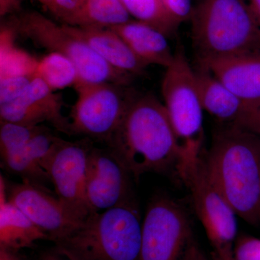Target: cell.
<instances>
[{
    "label": "cell",
    "mask_w": 260,
    "mask_h": 260,
    "mask_svg": "<svg viewBox=\"0 0 260 260\" xmlns=\"http://www.w3.org/2000/svg\"><path fill=\"white\" fill-rule=\"evenodd\" d=\"M135 181L146 173L178 174L180 155L164 104L137 95L108 143Z\"/></svg>",
    "instance_id": "obj_1"
},
{
    "label": "cell",
    "mask_w": 260,
    "mask_h": 260,
    "mask_svg": "<svg viewBox=\"0 0 260 260\" xmlns=\"http://www.w3.org/2000/svg\"><path fill=\"white\" fill-rule=\"evenodd\" d=\"M213 182L238 216L260 224V137L229 125L218 132L205 159Z\"/></svg>",
    "instance_id": "obj_2"
},
{
    "label": "cell",
    "mask_w": 260,
    "mask_h": 260,
    "mask_svg": "<svg viewBox=\"0 0 260 260\" xmlns=\"http://www.w3.org/2000/svg\"><path fill=\"white\" fill-rule=\"evenodd\" d=\"M142 229L139 208L132 197L90 215L55 248L79 260H140Z\"/></svg>",
    "instance_id": "obj_3"
},
{
    "label": "cell",
    "mask_w": 260,
    "mask_h": 260,
    "mask_svg": "<svg viewBox=\"0 0 260 260\" xmlns=\"http://www.w3.org/2000/svg\"><path fill=\"white\" fill-rule=\"evenodd\" d=\"M191 37L198 60L254 52L259 24L245 0H196Z\"/></svg>",
    "instance_id": "obj_4"
},
{
    "label": "cell",
    "mask_w": 260,
    "mask_h": 260,
    "mask_svg": "<svg viewBox=\"0 0 260 260\" xmlns=\"http://www.w3.org/2000/svg\"><path fill=\"white\" fill-rule=\"evenodd\" d=\"M161 91L180 155L179 176L186 167L201 158L205 136L204 109L195 70L181 47L174 52L172 64L166 68Z\"/></svg>",
    "instance_id": "obj_5"
},
{
    "label": "cell",
    "mask_w": 260,
    "mask_h": 260,
    "mask_svg": "<svg viewBox=\"0 0 260 260\" xmlns=\"http://www.w3.org/2000/svg\"><path fill=\"white\" fill-rule=\"evenodd\" d=\"M7 26L15 35L28 39L49 52L69 58L78 70L77 84L115 83L130 85L135 76L111 66L80 38L37 11L13 17ZM76 84V85H77Z\"/></svg>",
    "instance_id": "obj_6"
},
{
    "label": "cell",
    "mask_w": 260,
    "mask_h": 260,
    "mask_svg": "<svg viewBox=\"0 0 260 260\" xmlns=\"http://www.w3.org/2000/svg\"><path fill=\"white\" fill-rule=\"evenodd\" d=\"M130 85L77 84L78 97L70 114V135L110 142L138 94Z\"/></svg>",
    "instance_id": "obj_7"
},
{
    "label": "cell",
    "mask_w": 260,
    "mask_h": 260,
    "mask_svg": "<svg viewBox=\"0 0 260 260\" xmlns=\"http://www.w3.org/2000/svg\"><path fill=\"white\" fill-rule=\"evenodd\" d=\"M193 242L184 208L168 197L154 198L143 220L140 260H186Z\"/></svg>",
    "instance_id": "obj_8"
},
{
    "label": "cell",
    "mask_w": 260,
    "mask_h": 260,
    "mask_svg": "<svg viewBox=\"0 0 260 260\" xmlns=\"http://www.w3.org/2000/svg\"><path fill=\"white\" fill-rule=\"evenodd\" d=\"M179 177L189 189L195 212L215 251L233 250L237 215L210 177L205 159L201 157L188 166Z\"/></svg>",
    "instance_id": "obj_9"
},
{
    "label": "cell",
    "mask_w": 260,
    "mask_h": 260,
    "mask_svg": "<svg viewBox=\"0 0 260 260\" xmlns=\"http://www.w3.org/2000/svg\"><path fill=\"white\" fill-rule=\"evenodd\" d=\"M93 147V140L88 138L75 141L62 140L47 171L56 196L82 223L91 215L85 189L89 157Z\"/></svg>",
    "instance_id": "obj_10"
},
{
    "label": "cell",
    "mask_w": 260,
    "mask_h": 260,
    "mask_svg": "<svg viewBox=\"0 0 260 260\" xmlns=\"http://www.w3.org/2000/svg\"><path fill=\"white\" fill-rule=\"evenodd\" d=\"M7 194L8 200L55 244L83 224L42 184L23 179L21 183L11 184L7 189Z\"/></svg>",
    "instance_id": "obj_11"
},
{
    "label": "cell",
    "mask_w": 260,
    "mask_h": 260,
    "mask_svg": "<svg viewBox=\"0 0 260 260\" xmlns=\"http://www.w3.org/2000/svg\"><path fill=\"white\" fill-rule=\"evenodd\" d=\"M131 174L109 148L93 145L89 157L86 196L90 214L117 206L133 195Z\"/></svg>",
    "instance_id": "obj_12"
},
{
    "label": "cell",
    "mask_w": 260,
    "mask_h": 260,
    "mask_svg": "<svg viewBox=\"0 0 260 260\" xmlns=\"http://www.w3.org/2000/svg\"><path fill=\"white\" fill-rule=\"evenodd\" d=\"M62 107L61 95L36 76L20 96L0 105V118L25 125L49 122L58 131L70 135V119L63 115Z\"/></svg>",
    "instance_id": "obj_13"
},
{
    "label": "cell",
    "mask_w": 260,
    "mask_h": 260,
    "mask_svg": "<svg viewBox=\"0 0 260 260\" xmlns=\"http://www.w3.org/2000/svg\"><path fill=\"white\" fill-rule=\"evenodd\" d=\"M198 64L237 95L249 112L260 107V54L254 51L201 59Z\"/></svg>",
    "instance_id": "obj_14"
},
{
    "label": "cell",
    "mask_w": 260,
    "mask_h": 260,
    "mask_svg": "<svg viewBox=\"0 0 260 260\" xmlns=\"http://www.w3.org/2000/svg\"><path fill=\"white\" fill-rule=\"evenodd\" d=\"M62 25L68 31L88 44L113 68L135 77L144 74L148 65L142 61L125 41L112 29Z\"/></svg>",
    "instance_id": "obj_15"
},
{
    "label": "cell",
    "mask_w": 260,
    "mask_h": 260,
    "mask_svg": "<svg viewBox=\"0 0 260 260\" xmlns=\"http://www.w3.org/2000/svg\"><path fill=\"white\" fill-rule=\"evenodd\" d=\"M120 36L142 61L147 64H157L167 68L174 57L167 37L148 24L131 20L111 28Z\"/></svg>",
    "instance_id": "obj_16"
},
{
    "label": "cell",
    "mask_w": 260,
    "mask_h": 260,
    "mask_svg": "<svg viewBox=\"0 0 260 260\" xmlns=\"http://www.w3.org/2000/svg\"><path fill=\"white\" fill-rule=\"evenodd\" d=\"M6 184L0 181V246L20 251L32 247L40 240H49L18 207L8 200Z\"/></svg>",
    "instance_id": "obj_17"
},
{
    "label": "cell",
    "mask_w": 260,
    "mask_h": 260,
    "mask_svg": "<svg viewBox=\"0 0 260 260\" xmlns=\"http://www.w3.org/2000/svg\"><path fill=\"white\" fill-rule=\"evenodd\" d=\"M203 109L215 119L234 124L249 112L245 104L208 70H195Z\"/></svg>",
    "instance_id": "obj_18"
},
{
    "label": "cell",
    "mask_w": 260,
    "mask_h": 260,
    "mask_svg": "<svg viewBox=\"0 0 260 260\" xmlns=\"http://www.w3.org/2000/svg\"><path fill=\"white\" fill-rule=\"evenodd\" d=\"M121 0H86L79 11L65 25L111 28L131 21Z\"/></svg>",
    "instance_id": "obj_19"
},
{
    "label": "cell",
    "mask_w": 260,
    "mask_h": 260,
    "mask_svg": "<svg viewBox=\"0 0 260 260\" xmlns=\"http://www.w3.org/2000/svg\"><path fill=\"white\" fill-rule=\"evenodd\" d=\"M14 36V32L6 25L2 27L0 79L20 77L34 78L39 60L15 47L13 42Z\"/></svg>",
    "instance_id": "obj_20"
},
{
    "label": "cell",
    "mask_w": 260,
    "mask_h": 260,
    "mask_svg": "<svg viewBox=\"0 0 260 260\" xmlns=\"http://www.w3.org/2000/svg\"><path fill=\"white\" fill-rule=\"evenodd\" d=\"M36 76L56 91L75 87L79 81L76 67L69 58L57 52H49L38 61Z\"/></svg>",
    "instance_id": "obj_21"
},
{
    "label": "cell",
    "mask_w": 260,
    "mask_h": 260,
    "mask_svg": "<svg viewBox=\"0 0 260 260\" xmlns=\"http://www.w3.org/2000/svg\"><path fill=\"white\" fill-rule=\"evenodd\" d=\"M130 16L151 25L167 37L177 32L179 25L167 11L162 0H121Z\"/></svg>",
    "instance_id": "obj_22"
},
{
    "label": "cell",
    "mask_w": 260,
    "mask_h": 260,
    "mask_svg": "<svg viewBox=\"0 0 260 260\" xmlns=\"http://www.w3.org/2000/svg\"><path fill=\"white\" fill-rule=\"evenodd\" d=\"M62 140L52 130L42 124L27 144V152L30 160L47 176L51 159Z\"/></svg>",
    "instance_id": "obj_23"
},
{
    "label": "cell",
    "mask_w": 260,
    "mask_h": 260,
    "mask_svg": "<svg viewBox=\"0 0 260 260\" xmlns=\"http://www.w3.org/2000/svg\"><path fill=\"white\" fill-rule=\"evenodd\" d=\"M40 125H25L19 123L1 121L0 122V153L6 156L25 148Z\"/></svg>",
    "instance_id": "obj_24"
},
{
    "label": "cell",
    "mask_w": 260,
    "mask_h": 260,
    "mask_svg": "<svg viewBox=\"0 0 260 260\" xmlns=\"http://www.w3.org/2000/svg\"><path fill=\"white\" fill-rule=\"evenodd\" d=\"M34 78L20 77L0 79V105L20 96Z\"/></svg>",
    "instance_id": "obj_25"
},
{
    "label": "cell",
    "mask_w": 260,
    "mask_h": 260,
    "mask_svg": "<svg viewBox=\"0 0 260 260\" xmlns=\"http://www.w3.org/2000/svg\"><path fill=\"white\" fill-rule=\"evenodd\" d=\"M234 254L236 260H260V239L239 238L234 246Z\"/></svg>",
    "instance_id": "obj_26"
},
{
    "label": "cell",
    "mask_w": 260,
    "mask_h": 260,
    "mask_svg": "<svg viewBox=\"0 0 260 260\" xmlns=\"http://www.w3.org/2000/svg\"><path fill=\"white\" fill-rule=\"evenodd\" d=\"M86 0H53L49 11L66 23L83 7Z\"/></svg>",
    "instance_id": "obj_27"
},
{
    "label": "cell",
    "mask_w": 260,
    "mask_h": 260,
    "mask_svg": "<svg viewBox=\"0 0 260 260\" xmlns=\"http://www.w3.org/2000/svg\"><path fill=\"white\" fill-rule=\"evenodd\" d=\"M167 11L178 23L190 19L192 0H162Z\"/></svg>",
    "instance_id": "obj_28"
},
{
    "label": "cell",
    "mask_w": 260,
    "mask_h": 260,
    "mask_svg": "<svg viewBox=\"0 0 260 260\" xmlns=\"http://www.w3.org/2000/svg\"><path fill=\"white\" fill-rule=\"evenodd\" d=\"M232 125L237 126L260 137V107L247 113Z\"/></svg>",
    "instance_id": "obj_29"
},
{
    "label": "cell",
    "mask_w": 260,
    "mask_h": 260,
    "mask_svg": "<svg viewBox=\"0 0 260 260\" xmlns=\"http://www.w3.org/2000/svg\"><path fill=\"white\" fill-rule=\"evenodd\" d=\"M20 0H0V15H5L14 13L20 10Z\"/></svg>",
    "instance_id": "obj_30"
},
{
    "label": "cell",
    "mask_w": 260,
    "mask_h": 260,
    "mask_svg": "<svg viewBox=\"0 0 260 260\" xmlns=\"http://www.w3.org/2000/svg\"><path fill=\"white\" fill-rule=\"evenodd\" d=\"M41 260H79L75 259L73 256L68 255L64 253L61 252L57 249H54V250L47 251L44 253L41 256Z\"/></svg>",
    "instance_id": "obj_31"
},
{
    "label": "cell",
    "mask_w": 260,
    "mask_h": 260,
    "mask_svg": "<svg viewBox=\"0 0 260 260\" xmlns=\"http://www.w3.org/2000/svg\"><path fill=\"white\" fill-rule=\"evenodd\" d=\"M19 251L0 246V260H25Z\"/></svg>",
    "instance_id": "obj_32"
},
{
    "label": "cell",
    "mask_w": 260,
    "mask_h": 260,
    "mask_svg": "<svg viewBox=\"0 0 260 260\" xmlns=\"http://www.w3.org/2000/svg\"><path fill=\"white\" fill-rule=\"evenodd\" d=\"M249 9L255 18L256 22L260 25V0H249Z\"/></svg>",
    "instance_id": "obj_33"
},
{
    "label": "cell",
    "mask_w": 260,
    "mask_h": 260,
    "mask_svg": "<svg viewBox=\"0 0 260 260\" xmlns=\"http://www.w3.org/2000/svg\"><path fill=\"white\" fill-rule=\"evenodd\" d=\"M213 260H236L234 249L225 251H214Z\"/></svg>",
    "instance_id": "obj_34"
},
{
    "label": "cell",
    "mask_w": 260,
    "mask_h": 260,
    "mask_svg": "<svg viewBox=\"0 0 260 260\" xmlns=\"http://www.w3.org/2000/svg\"><path fill=\"white\" fill-rule=\"evenodd\" d=\"M190 251L193 260H207L198 246L195 245L194 242L191 246Z\"/></svg>",
    "instance_id": "obj_35"
},
{
    "label": "cell",
    "mask_w": 260,
    "mask_h": 260,
    "mask_svg": "<svg viewBox=\"0 0 260 260\" xmlns=\"http://www.w3.org/2000/svg\"><path fill=\"white\" fill-rule=\"evenodd\" d=\"M37 1H39L44 7H46L48 10H49V8H51V4L53 3V0H37Z\"/></svg>",
    "instance_id": "obj_36"
},
{
    "label": "cell",
    "mask_w": 260,
    "mask_h": 260,
    "mask_svg": "<svg viewBox=\"0 0 260 260\" xmlns=\"http://www.w3.org/2000/svg\"><path fill=\"white\" fill-rule=\"evenodd\" d=\"M186 260H193L192 256H191L190 248H189V251L187 253V256H186Z\"/></svg>",
    "instance_id": "obj_37"
}]
</instances>
